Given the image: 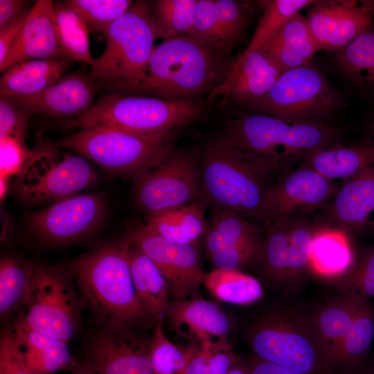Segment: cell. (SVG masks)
I'll list each match as a JSON object with an SVG mask.
<instances>
[{"label": "cell", "mask_w": 374, "mask_h": 374, "mask_svg": "<svg viewBox=\"0 0 374 374\" xmlns=\"http://www.w3.org/2000/svg\"><path fill=\"white\" fill-rule=\"evenodd\" d=\"M230 53L186 35L156 46L134 75L100 82L108 93L149 96L169 101L199 100L220 87L233 62Z\"/></svg>", "instance_id": "obj_1"}, {"label": "cell", "mask_w": 374, "mask_h": 374, "mask_svg": "<svg viewBox=\"0 0 374 374\" xmlns=\"http://www.w3.org/2000/svg\"><path fill=\"white\" fill-rule=\"evenodd\" d=\"M84 303L98 327L148 328L157 321L136 292L127 239L102 244L73 260L68 267Z\"/></svg>", "instance_id": "obj_2"}, {"label": "cell", "mask_w": 374, "mask_h": 374, "mask_svg": "<svg viewBox=\"0 0 374 374\" xmlns=\"http://www.w3.org/2000/svg\"><path fill=\"white\" fill-rule=\"evenodd\" d=\"M267 179L308 155L339 143V131L325 123L290 122L241 112L221 132Z\"/></svg>", "instance_id": "obj_3"}, {"label": "cell", "mask_w": 374, "mask_h": 374, "mask_svg": "<svg viewBox=\"0 0 374 374\" xmlns=\"http://www.w3.org/2000/svg\"><path fill=\"white\" fill-rule=\"evenodd\" d=\"M201 99L169 101L158 98L107 93L82 114L56 123L68 130L105 126L152 137H163L198 120L205 112Z\"/></svg>", "instance_id": "obj_4"}, {"label": "cell", "mask_w": 374, "mask_h": 374, "mask_svg": "<svg viewBox=\"0 0 374 374\" xmlns=\"http://www.w3.org/2000/svg\"><path fill=\"white\" fill-rule=\"evenodd\" d=\"M267 179L221 133L200 150L202 195L213 209L232 211L264 223Z\"/></svg>", "instance_id": "obj_5"}, {"label": "cell", "mask_w": 374, "mask_h": 374, "mask_svg": "<svg viewBox=\"0 0 374 374\" xmlns=\"http://www.w3.org/2000/svg\"><path fill=\"white\" fill-rule=\"evenodd\" d=\"M53 142L107 172L134 178L160 163L175 150L173 133L152 137L105 126L78 130Z\"/></svg>", "instance_id": "obj_6"}, {"label": "cell", "mask_w": 374, "mask_h": 374, "mask_svg": "<svg viewBox=\"0 0 374 374\" xmlns=\"http://www.w3.org/2000/svg\"><path fill=\"white\" fill-rule=\"evenodd\" d=\"M84 309L68 269L37 263L26 300L15 317L69 344L82 330Z\"/></svg>", "instance_id": "obj_7"}, {"label": "cell", "mask_w": 374, "mask_h": 374, "mask_svg": "<svg viewBox=\"0 0 374 374\" xmlns=\"http://www.w3.org/2000/svg\"><path fill=\"white\" fill-rule=\"evenodd\" d=\"M99 180L89 161L62 149L53 141H38L18 175L17 197L39 204L77 194Z\"/></svg>", "instance_id": "obj_8"}, {"label": "cell", "mask_w": 374, "mask_h": 374, "mask_svg": "<svg viewBox=\"0 0 374 374\" xmlns=\"http://www.w3.org/2000/svg\"><path fill=\"white\" fill-rule=\"evenodd\" d=\"M339 105L337 91L310 63L284 71L266 95L244 107L249 112L290 122L324 123Z\"/></svg>", "instance_id": "obj_9"}, {"label": "cell", "mask_w": 374, "mask_h": 374, "mask_svg": "<svg viewBox=\"0 0 374 374\" xmlns=\"http://www.w3.org/2000/svg\"><path fill=\"white\" fill-rule=\"evenodd\" d=\"M105 50L93 59L89 74L100 82L130 77L148 62L161 34L150 3L133 1L104 33Z\"/></svg>", "instance_id": "obj_10"}, {"label": "cell", "mask_w": 374, "mask_h": 374, "mask_svg": "<svg viewBox=\"0 0 374 374\" xmlns=\"http://www.w3.org/2000/svg\"><path fill=\"white\" fill-rule=\"evenodd\" d=\"M287 315L269 314L255 325L250 343L257 357L305 374H326L312 321Z\"/></svg>", "instance_id": "obj_11"}, {"label": "cell", "mask_w": 374, "mask_h": 374, "mask_svg": "<svg viewBox=\"0 0 374 374\" xmlns=\"http://www.w3.org/2000/svg\"><path fill=\"white\" fill-rule=\"evenodd\" d=\"M134 197L146 216L202 198L200 150L198 148L175 150L160 163L136 176Z\"/></svg>", "instance_id": "obj_12"}, {"label": "cell", "mask_w": 374, "mask_h": 374, "mask_svg": "<svg viewBox=\"0 0 374 374\" xmlns=\"http://www.w3.org/2000/svg\"><path fill=\"white\" fill-rule=\"evenodd\" d=\"M107 210L104 194H75L53 202L30 215L27 221L41 240L51 245H63L93 233L102 224Z\"/></svg>", "instance_id": "obj_13"}, {"label": "cell", "mask_w": 374, "mask_h": 374, "mask_svg": "<svg viewBox=\"0 0 374 374\" xmlns=\"http://www.w3.org/2000/svg\"><path fill=\"white\" fill-rule=\"evenodd\" d=\"M127 230V238L161 271L174 297L185 299L197 293L204 275L197 245L172 242L139 222H130Z\"/></svg>", "instance_id": "obj_14"}, {"label": "cell", "mask_w": 374, "mask_h": 374, "mask_svg": "<svg viewBox=\"0 0 374 374\" xmlns=\"http://www.w3.org/2000/svg\"><path fill=\"white\" fill-rule=\"evenodd\" d=\"M150 341L134 328L98 327L85 346V359L96 374H155Z\"/></svg>", "instance_id": "obj_15"}, {"label": "cell", "mask_w": 374, "mask_h": 374, "mask_svg": "<svg viewBox=\"0 0 374 374\" xmlns=\"http://www.w3.org/2000/svg\"><path fill=\"white\" fill-rule=\"evenodd\" d=\"M306 18L319 49L339 51L372 28L374 1H315Z\"/></svg>", "instance_id": "obj_16"}, {"label": "cell", "mask_w": 374, "mask_h": 374, "mask_svg": "<svg viewBox=\"0 0 374 374\" xmlns=\"http://www.w3.org/2000/svg\"><path fill=\"white\" fill-rule=\"evenodd\" d=\"M339 186L334 180L305 166L269 184L263 200L265 221L311 211L334 197Z\"/></svg>", "instance_id": "obj_17"}, {"label": "cell", "mask_w": 374, "mask_h": 374, "mask_svg": "<svg viewBox=\"0 0 374 374\" xmlns=\"http://www.w3.org/2000/svg\"><path fill=\"white\" fill-rule=\"evenodd\" d=\"M100 86L89 72L78 71L66 74L38 93L12 97L30 117L42 115L67 120L82 114L93 105Z\"/></svg>", "instance_id": "obj_18"}, {"label": "cell", "mask_w": 374, "mask_h": 374, "mask_svg": "<svg viewBox=\"0 0 374 374\" xmlns=\"http://www.w3.org/2000/svg\"><path fill=\"white\" fill-rule=\"evenodd\" d=\"M66 57L58 45L55 6L51 0H38L33 6L22 29L0 64L3 73L9 67L28 60Z\"/></svg>", "instance_id": "obj_19"}, {"label": "cell", "mask_w": 374, "mask_h": 374, "mask_svg": "<svg viewBox=\"0 0 374 374\" xmlns=\"http://www.w3.org/2000/svg\"><path fill=\"white\" fill-rule=\"evenodd\" d=\"M283 69L263 48L248 54L238 69L211 93L209 98L223 97L222 105H242L266 95Z\"/></svg>", "instance_id": "obj_20"}, {"label": "cell", "mask_w": 374, "mask_h": 374, "mask_svg": "<svg viewBox=\"0 0 374 374\" xmlns=\"http://www.w3.org/2000/svg\"><path fill=\"white\" fill-rule=\"evenodd\" d=\"M11 327L17 350L28 374L72 371L77 365L68 343L34 330L17 317Z\"/></svg>", "instance_id": "obj_21"}, {"label": "cell", "mask_w": 374, "mask_h": 374, "mask_svg": "<svg viewBox=\"0 0 374 374\" xmlns=\"http://www.w3.org/2000/svg\"><path fill=\"white\" fill-rule=\"evenodd\" d=\"M364 297L351 291L333 299L315 313L312 323L323 354L326 374H331L341 348L352 330Z\"/></svg>", "instance_id": "obj_22"}, {"label": "cell", "mask_w": 374, "mask_h": 374, "mask_svg": "<svg viewBox=\"0 0 374 374\" xmlns=\"http://www.w3.org/2000/svg\"><path fill=\"white\" fill-rule=\"evenodd\" d=\"M374 214V165L348 178L334 196L331 215L342 226L360 229Z\"/></svg>", "instance_id": "obj_23"}, {"label": "cell", "mask_w": 374, "mask_h": 374, "mask_svg": "<svg viewBox=\"0 0 374 374\" xmlns=\"http://www.w3.org/2000/svg\"><path fill=\"white\" fill-rule=\"evenodd\" d=\"M73 62L60 57L16 64L1 73L0 95L26 96L38 93L65 75Z\"/></svg>", "instance_id": "obj_24"}, {"label": "cell", "mask_w": 374, "mask_h": 374, "mask_svg": "<svg viewBox=\"0 0 374 374\" xmlns=\"http://www.w3.org/2000/svg\"><path fill=\"white\" fill-rule=\"evenodd\" d=\"M208 203L203 198L195 202L145 217L144 224L154 233L172 242L197 245L208 228L206 211Z\"/></svg>", "instance_id": "obj_25"}, {"label": "cell", "mask_w": 374, "mask_h": 374, "mask_svg": "<svg viewBox=\"0 0 374 374\" xmlns=\"http://www.w3.org/2000/svg\"><path fill=\"white\" fill-rule=\"evenodd\" d=\"M127 253L137 296L157 321L167 316L170 304L168 285L158 267L127 238Z\"/></svg>", "instance_id": "obj_26"}, {"label": "cell", "mask_w": 374, "mask_h": 374, "mask_svg": "<svg viewBox=\"0 0 374 374\" xmlns=\"http://www.w3.org/2000/svg\"><path fill=\"white\" fill-rule=\"evenodd\" d=\"M262 48L284 71L310 64L319 51L307 18L300 12L289 19Z\"/></svg>", "instance_id": "obj_27"}, {"label": "cell", "mask_w": 374, "mask_h": 374, "mask_svg": "<svg viewBox=\"0 0 374 374\" xmlns=\"http://www.w3.org/2000/svg\"><path fill=\"white\" fill-rule=\"evenodd\" d=\"M178 330L187 328L201 343L224 337L230 329L229 319L216 304L203 299H180L170 304L167 314Z\"/></svg>", "instance_id": "obj_28"}, {"label": "cell", "mask_w": 374, "mask_h": 374, "mask_svg": "<svg viewBox=\"0 0 374 374\" xmlns=\"http://www.w3.org/2000/svg\"><path fill=\"white\" fill-rule=\"evenodd\" d=\"M303 159L305 166L329 179H346L374 165V143L353 146L337 143L314 152Z\"/></svg>", "instance_id": "obj_29"}, {"label": "cell", "mask_w": 374, "mask_h": 374, "mask_svg": "<svg viewBox=\"0 0 374 374\" xmlns=\"http://www.w3.org/2000/svg\"><path fill=\"white\" fill-rule=\"evenodd\" d=\"M354 267V255L341 230L316 229L311 248L310 269L321 276L347 275Z\"/></svg>", "instance_id": "obj_30"}, {"label": "cell", "mask_w": 374, "mask_h": 374, "mask_svg": "<svg viewBox=\"0 0 374 374\" xmlns=\"http://www.w3.org/2000/svg\"><path fill=\"white\" fill-rule=\"evenodd\" d=\"M339 69L359 90L374 97V29L364 31L338 51Z\"/></svg>", "instance_id": "obj_31"}, {"label": "cell", "mask_w": 374, "mask_h": 374, "mask_svg": "<svg viewBox=\"0 0 374 374\" xmlns=\"http://www.w3.org/2000/svg\"><path fill=\"white\" fill-rule=\"evenodd\" d=\"M314 2V0L260 1L263 13L248 46L233 62L226 79L236 72L248 54L264 46L289 19Z\"/></svg>", "instance_id": "obj_32"}, {"label": "cell", "mask_w": 374, "mask_h": 374, "mask_svg": "<svg viewBox=\"0 0 374 374\" xmlns=\"http://www.w3.org/2000/svg\"><path fill=\"white\" fill-rule=\"evenodd\" d=\"M37 262L6 256L0 262V314L1 319L22 307Z\"/></svg>", "instance_id": "obj_33"}, {"label": "cell", "mask_w": 374, "mask_h": 374, "mask_svg": "<svg viewBox=\"0 0 374 374\" xmlns=\"http://www.w3.org/2000/svg\"><path fill=\"white\" fill-rule=\"evenodd\" d=\"M56 36L64 56L92 64L88 29L80 17L65 1L54 3Z\"/></svg>", "instance_id": "obj_34"}, {"label": "cell", "mask_w": 374, "mask_h": 374, "mask_svg": "<svg viewBox=\"0 0 374 374\" xmlns=\"http://www.w3.org/2000/svg\"><path fill=\"white\" fill-rule=\"evenodd\" d=\"M292 215L274 217L264 223L260 261L266 276L274 280L289 277L290 226Z\"/></svg>", "instance_id": "obj_35"}, {"label": "cell", "mask_w": 374, "mask_h": 374, "mask_svg": "<svg viewBox=\"0 0 374 374\" xmlns=\"http://www.w3.org/2000/svg\"><path fill=\"white\" fill-rule=\"evenodd\" d=\"M202 283L215 298L233 304H250L262 294L260 282L240 271L214 269L204 275Z\"/></svg>", "instance_id": "obj_36"}, {"label": "cell", "mask_w": 374, "mask_h": 374, "mask_svg": "<svg viewBox=\"0 0 374 374\" xmlns=\"http://www.w3.org/2000/svg\"><path fill=\"white\" fill-rule=\"evenodd\" d=\"M197 0H158L151 7L161 37L188 35L192 28Z\"/></svg>", "instance_id": "obj_37"}, {"label": "cell", "mask_w": 374, "mask_h": 374, "mask_svg": "<svg viewBox=\"0 0 374 374\" xmlns=\"http://www.w3.org/2000/svg\"><path fill=\"white\" fill-rule=\"evenodd\" d=\"M163 320L157 321L150 341L151 365L155 374H183L197 349L192 346L183 351L173 344L163 332Z\"/></svg>", "instance_id": "obj_38"}, {"label": "cell", "mask_w": 374, "mask_h": 374, "mask_svg": "<svg viewBox=\"0 0 374 374\" xmlns=\"http://www.w3.org/2000/svg\"><path fill=\"white\" fill-rule=\"evenodd\" d=\"M65 3L80 17L89 33H105L109 26L125 13L133 1L68 0Z\"/></svg>", "instance_id": "obj_39"}, {"label": "cell", "mask_w": 374, "mask_h": 374, "mask_svg": "<svg viewBox=\"0 0 374 374\" xmlns=\"http://www.w3.org/2000/svg\"><path fill=\"white\" fill-rule=\"evenodd\" d=\"M208 224L223 236L229 248L263 240L256 224L232 211L214 209Z\"/></svg>", "instance_id": "obj_40"}, {"label": "cell", "mask_w": 374, "mask_h": 374, "mask_svg": "<svg viewBox=\"0 0 374 374\" xmlns=\"http://www.w3.org/2000/svg\"><path fill=\"white\" fill-rule=\"evenodd\" d=\"M218 25L221 32L222 44L230 53L240 41L249 24L247 8L240 1L233 0H215Z\"/></svg>", "instance_id": "obj_41"}, {"label": "cell", "mask_w": 374, "mask_h": 374, "mask_svg": "<svg viewBox=\"0 0 374 374\" xmlns=\"http://www.w3.org/2000/svg\"><path fill=\"white\" fill-rule=\"evenodd\" d=\"M316 229L309 222L292 215L290 226L289 277L310 269V254Z\"/></svg>", "instance_id": "obj_42"}, {"label": "cell", "mask_w": 374, "mask_h": 374, "mask_svg": "<svg viewBox=\"0 0 374 374\" xmlns=\"http://www.w3.org/2000/svg\"><path fill=\"white\" fill-rule=\"evenodd\" d=\"M188 35L226 51L217 23L215 0H197L193 24Z\"/></svg>", "instance_id": "obj_43"}, {"label": "cell", "mask_w": 374, "mask_h": 374, "mask_svg": "<svg viewBox=\"0 0 374 374\" xmlns=\"http://www.w3.org/2000/svg\"><path fill=\"white\" fill-rule=\"evenodd\" d=\"M262 246L263 240L230 247L208 257L215 269L240 271L253 262L260 261Z\"/></svg>", "instance_id": "obj_44"}, {"label": "cell", "mask_w": 374, "mask_h": 374, "mask_svg": "<svg viewBox=\"0 0 374 374\" xmlns=\"http://www.w3.org/2000/svg\"><path fill=\"white\" fill-rule=\"evenodd\" d=\"M32 152L25 139L0 138L1 178L8 179L11 176H18Z\"/></svg>", "instance_id": "obj_45"}, {"label": "cell", "mask_w": 374, "mask_h": 374, "mask_svg": "<svg viewBox=\"0 0 374 374\" xmlns=\"http://www.w3.org/2000/svg\"><path fill=\"white\" fill-rule=\"evenodd\" d=\"M30 117L14 97L0 95V138L12 136L25 139Z\"/></svg>", "instance_id": "obj_46"}, {"label": "cell", "mask_w": 374, "mask_h": 374, "mask_svg": "<svg viewBox=\"0 0 374 374\" xmlns=\"http://www.w3.org/2000/svg\"><path fill=\"white\" fill-rule=\"evenodd\" d=\"M349 274L350 291L366 299L374 297V247L364 254Z\"/></svg>", "instance_id": "obj_47"}, {"label": "cell", "mask_w": 374, "mask_h": 374, "mask_svg": "<svg viewBox=\"0 0 374 374\" xmlns=\"http://www.w3.org/2000/svg\"><path fill=\"white\" fill-rule=\"evenodd\" d=\"M0 374H28L17 350L12 327L1 332Z\"/></svg>", "instance_id": "obj_48"}, {"label": "cell", "mask_w": 374, "mask_h": 374, "mask_svg": "<svg viewBox=\"0 0 374 374\" xmlns=\"http://www.w3.org/2000/svg\"><path fill=\"white\" fill-rule=\"evenodd\" d=\"M33 6L0 28V64L4 61L8 51L17 39Z\"/></svg>", "instance_id": "obj_49"}, {"label": "cell", "mask_w": 374, "mask_h": 374, "mask_svg": "<svg viewBox=\"0 0 374 374\" xmlns=\"http://www.w3.org/2000/svg\"><path fill=\"white\" fill-rule=\"evenodd\" d=\"M234 357L226 344H215L209 358L206 374H228L234 366Z\"/></svg>", "instance_id": "obj_50"}, {"label": "cell", "mask_w": 374, "mask_h": 374, "mask_svg": "<svg viewBox=\"0 0 374 374\" xmlns=\"http://www.w3.org/2000/svg\"><path fill=\"white\" fill-rule=\"evenodd\" d=\"M214 344L211 342L202 343L189 360L183 374H206Z\"/></svg>", "instance_id": "obj_51"}, {"label": "cell", "mask_w": 374, "mask_h": 374, "mask_svg": "<svg viewBox=\"0 0 374 374\" xmlns=\"http://www.w3.org/2000/svg\"><path fill=\"white\" fill-rule=\"evenodd\" d=\"M30 4V1L25 0H0V28L20 15Z\"/></svg>", "instance_id": "obj_52"}, {"label": "cell", "mask_w": 374, "mask_h": 374, "mask_svg": "<svg viewBox=\"0 0 374 374\" xmlns=\"http://www.w3.org/2000/svg\"><path fill=\"white\" fill-rule=\"evenodd\" d=\"M249 374H305L257 359L248 367Z\"/></svg>", "instance_id": "obj_53"}, {"label": "cell", "mask_w": 374, "mask_h": 374, "mask_svg": "<svg viewBox=\"0 0 374 374\" xmlns=\"http://www.w3.org/2000/svg\"><path fill=\"white\" fill-rule=\"evenodd\" d=\"M71 372L73 374H96L86 359L78 362Z\"/></svg>", "instance_id": "obj_54"}, {"label": "cell", "mask_w": 374, "mask_h": 374, "mask_svg": "<svg viewBox=\"0 0 374 374\" xmlns=\"http://www.w3.org/2000/svg\"><path fill=\"white\" fill-rule=\"evenodd\" d=\"M350 374H374V359H368L362 367Z\"/></svg>", "instance_id": "obj_55"}, {"label": "cell", "mask_w": 374, "mask_h": 374, "mask_svg": "<svg viewBox=\"0 0 374 374\" xmlns=\"http://www.w3.org/2000/svg\"><path fill=\"white\" fill-rule=\"evenodd\" d=\"M228 374H249L248 368L233 366Z\"/></svg>", "instance_id": "obj_56"}, {"label": "cell", "mask_w": 374, "mask_h": 374, "mask_svg": "<svg viewBox=\"0 0 374 374\" xmlns=\"http://www.w3.org/2000/svg\"><path fill=\"white\" fill-rule=\"evenodd\" d=\"M371 136H372L371 141L374 143V120L371 126Z\"/></svg>", "instance_id": "obj_57"}]
</instances>
